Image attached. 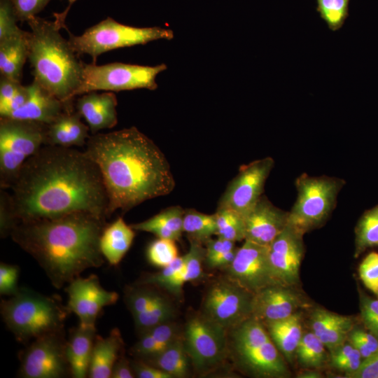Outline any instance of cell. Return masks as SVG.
<instances>
[{
    "instance_id": "6da1fadb",
    "label": "cell",
    "mask_w": 378,
    "mask_h": 378,
    "mask_svg": "<svg viewBox=\"0 0 378 378\" xmlns=\"http://www.w3.org/2000/svg\"><path fill=\"white\" fill-rule=\"evenodd\" d=\"M17 223L89 212L108 218V197L94 161L76 148L44 145L23 164L9 188Z\"/></svg>"
},
{
    "instance_id": "7a4b0ae2",
    "label": "cell",
    "mask_w": 378,
    "mask_h": 378,
    "mask_svg": "<svg viewBox=\"0 0 378 378\" xmlns=\"http://www.w3.org/2000/svg\"><path fill=\"white\" fill-rule=\"evenodd\" d=\"M85 153L97 165L108 197L107 216L169 194L175 187L162 150L135 127L89 137Z\"/></svg>"
},
{
    "instance_id": "3957f363",
    "label": "cell",
    "mask_w": 378,
    "mask_h": 378,
    "mask_svg": "<svg viewBox=\"0 0 378 378\" xmlns=\"http://www.w3.org/2000/svg\"><path fill=\"white\" fill-rule=\"evenodd\" d=\"M106 218L76 212L17 223L9 236L61 288L83 271L104 262L99 246Z\"/></svg>"
},
{
    "instance_id": "277c9868",
    "label": "cell",
    "mask_w": 378,
    "mask_h": 378,
    "mask_svg": "<svg viewBox=\"0 0 378 378\" xmlns=\"http://www.w3.org/2000/svg\"><path fill=\"white\" fill-rule=\"evenodd\" d=\"M27 23L28 60L34 80L59 100L72 103L81 83L84 62L55 21L35 16Z\"/></svg>"
},
{
    "instance_id": "5b68a950",
    "label": "cell",
    "mask_w": 378,
    "mask_h": 378,
    "mask_svg": "<svg viewBox=\"0 0 378 378\" xmlns=\"http://www.w3.org/2000/svg\"><path fill=\"white\" fill-rule=\"evenodd\" d=\"M69 313L59 298L26 288H19L13 295L1 302L3 321L20 342L64 330Z\"/></svg>"
},
{
    "instance_id": "8992f818",
    "label": "cell",
    "mask_w": 378,
    "mask_h": 378,
    "mask_svg": "<svg viewBox=\"0 0 378 378\" xmlns=\"http://www.w3.org/2000/svg\"><path fill=\"white\" fill-rule=\"evenodd\" d=\"M229 346V352L239 366L255 377L281 378L289 375L286 360L265 326L253 318L231 330Z\"/></svg>"
},
{
    "instance_id": "52a82bcc",
    "label": "cell",
    "mask_w": 378,
    "mask_h": 378,
    "mask_svg": "<svg viewBox=\"0 0 378 378\" xmlns=\"http://www.w3.org/2000/svg\"><path fill=\"white\" fill-rule=\"evenodd\" d=\"M68 41L78 55H89L92 63L97 57L108 51L144 45L151 41L174 37L172 29L160 27H136L119 23L108 17L87 29L81 35L75 36L66 28Z\"/></svg>"
},
{
    "instance_id": "ba28073f",
    "label": "cell",
    "mask_w": 378,
    "mask_h": 378,
    "mask_svg": "<svg viewBox=\"0 0 378 378\" xmlns=\"http://www.w3.org/2000/svg\"><path fill=\"white\" fill-rule=\"evenodd\" d=\"M46 125L0 118V186L9 189L25 162L46 144Z\"/></svg>"
},
{
    "instance_id": "9c48e42d",
    "label": "cell",
    "mask_w": 378,
    "mask_h": 378,
    "mask_svg": "<svg viewBox=\"0 0 378 378\" xmlns=\"http://www.w3.org/2000/svg\"><path fill=\"white\" fill-rule=\"evenodd\" d=\"M344 184L338 178L302 174L296 179L298 197L288 212V224L302 234L318 227L335 207Z\"/></svg>"
},
{
    "instance_id": "30bf717a",
    "label": "cell",
    "mask_w": 378,
    "mask_h": 378,
    "mask_svg": "<svg viewBox=\"0 0 378 378\" xmlns=\"http://www.w3.org/2000/svg\"><path fill=\"white\" fill-rule=\"evenodd\" d=\"M165 64L144 66L113 62L102 65L83 64L82 80L76 96L92 91L119 92L136 89L154 90L158 88L156 78L165 71Z\"/></svg>"
},
{
    "instance_id": "8fae6325",
    "label": "cell",
    "mask_w": 378,
    "mask_h": 378,
    "mask_svg": "<svg viewBox=\"0 0 378 378\" xmlns=\"http://www.w3.org/2000/svg\"><path fill=\"white\" fill-rule=\"evenodd\" d=\"M227 332V330L202 314L187 321L183 335L184 344L197 372H210L225 361L229 353Z\"/></svg>"
},
{
    "instance_id": "7c38bea8",
    "label": "cell",
    "mask_w": 378,
    "mask_h": 378,
    "mask_svg": "<svg viewBox=\"0 0 378 378\" xmlns=\"http://www.w3.org/2000/svg\"><path fill=\"white\" fill-rule=\"evenodd\" d=\"M253 294L228 277L215 281L207 290L202 315L227 330L251 318Z\"/></svg>"
},
{
    "instance_id": "4fadbf2b",
    "label": "cell",
    "mask_w": 378,
    "mask_h": 378,
    "mask_svg": "<svg viewBox=\"0 0 378 378\" xmlns=\"http://www.w3.org/2000/svg\"><path fill=\"white\" fill-rule=\"evenodd\" d=\"M64 330L39 337L20 354V377L61 378L70 372Z\"/></svg>"
},
{
    "instance_id": "5bb4252c",
    "label": "cell",
    "mask_w": 378,
    "mask_h": 378,
    "mask_svg": "<svg viewBox=\"0 0 378 378\" xmlns=\"http://www.w3.org/2000/svg\"><path fill=\"white\" fill-rule=\"evenodd\" d=\"M274 163L267 157L242 166L221 197L218 209H230L245 217L262 197Z\"/></svg>"
},
{
    "instance_id": "9a60e30c",
    "label": "cell",
    "mask_w": 378,
    "mask_h": 378,
    "mask_svg": "<svg viewBox=\"0 0 378 378\" xmlns=\"http://www.w3.org/2000/svg\"><path fill=\"white\" fill-rule=\"evenodd\" d=\"M227 268V277L253 294L265 287L281 284L270 264L269 246L244 240Z\"/></svg>"
},
{
    "instance_id": "2e32d148",
    "label": "cell",
    "mask_w": 378,
    "mask_h": 378,
    "mask_svg": "<svg viewBox=\"0 0 378 378\" xmlns=\"http://www.w3.org/2000/svg\"><path fill=\"white\" fill-rule=\"evenodd\" d=\"M66 307L79 318V326L95 328L97 318L102 309L114 304L119 295L102 287L99 278L92 274L86 278L78 276L68 284Z\"/></svg>"
},
{
    "instance_id": "e0dca14e",
    "label": "cell",
    "mask_w": 378,
    "mask_h": 378,
    "mask_svg": "<svg viewBox=\"0 0 378 378\" xmlns=\"http://www.w3.org/2000/svg\"><path fill=\"white\" fill-rule=\"evenodd\" d=\"M303 235L287 224L269 246L270 261L280 284L295 286L304 255Z\"/></svg>"
},
{
    "instance_id": "ac0fdd59",
    "label": "cell",
    "mask_w": 378,
    "mask_h": 378,
    "mask_svg": "<svg viewBox=\"0 0 378 378\" xmlns=\"http://www.w3.org/2000/svg\"><path fill=\"white\" fill-rule=\"evenodd\" d=\"M293 286L275 284L253 294L251 318L265 323L286 318L307 305Z\"/></svg>"
},
{
    "instance_id": "d6986e66",
    "label": "cell",
    "mask_w": 378,
    "mask_h": 378,
    "mask_svg": "<svg viewBox=\"0 0 378 378\" xmlns=\"http://www.w3.org/2000/svg\"><path fill=\"white\" fill-rule=\"evenodd\" d=\"M244 220L245 240L270 246L287 225L288 212L274 206L262 196Z\"/></svg>"
},
{
    "instance_id": "ffe728a7",
    "label": "cell",
    "mask_w": 378,
    "mask_h": 378,
    "mask_svg": "<svg viewBox=\"0 0 378 378\" xmlns=\"http://www.w3.org/2000/svg\"><path fill=\"white\" fill-rule=\"evenodd\" d=\"M29 95L20 108L7 117L48 125L64 112L72 110V103H65L43 88L35 80L28 85Z\"/></svg>"
},
{
    "instance_id": "44dd1931",
    "label": "cell",
    "mask_w": 378,
    "mask_h": 378,
    "mask_svg": "<svg viewBox=\"0 0 378 378\" xmlns=\"http://www.w3.org/2000/svg\"><path fill=\"white\" fill-rule=\"evenodd\" d=\"M117 98L113 92L99 93L92 91L82 94L77 99L75 107L94 134L117 125Z\"/></svg>"
},
{
    "instance_id": "7402d4cb",
    "label": "cell",
    "mask_w": 378,
    "mask_h": 378,
    "mask_svg": "<svg viewBox=\"0 0 378 378\" xmlns=\"http://www.w3.org/2000/svg\"><path fill=\"white\" fill-rule=\"evenodd\" d=\"M309 325L312 332L331 351L347 341L354 328V320L351 316L316 309L310 316Z\"/></svg>"
},
{
    "instance_id": "603a6c76",
    "label": "cell",
    "mask_w": 378,
    "mask_h": 378,
    "mask_svg": "<svg viewBox=\"0 0 378 378\" xmlns=\"http://www.w3.org/2000/svg\"><path fill=\"white\" fill-rule=\"evenodd\" d=\"M76 111L69 110L46 127L45 145L71 148L86 144L90 128Z\"/></svg>"
},
{
    "instance_id": "cb8c5ba5",
    "label": "cell",
    "mask_w": 378,
    "mask_h": 378,
    "mask_svg": "<svg viewBox=\"0 0 378 378\" xmlns=\"http://www.w3.org/2000/svg\"><path fill=\"white\" fill-rule=\"evenodd\" d=\"M123 353L124 342L118 329L113 328L106 337L96 335L88 377H111L115 362Z\"/></svg>"
},
{
    "instance_id": "d4e9b609",
    "label": "cell",
    "mask_w": 378,
    "mask_h": 378,
    "mask_svg": "<svg viewBox=\"0 0 378 378\" xmlns=\"http://www.w3.org/2000/svg\"><path fill=\"white\" fill-rule=\"evenodd\" d=\"M96 328L74 329L66 342V358L70 373L74 378L88 377L90 363L95 340Z\"/></svg>"
},
{
    "instance_id": "484cf974",
    "label": "cell",
    "mask_w": 378,
    "mask_h": 378,
    "mask_svg": "<svg viewBox=\"0 0 378 378\" xmlns=\"http://www.w3.org/2000/svg\"><path fill=\"white\" fill-rule=\"evenodd\" d=\"M134 236V230L122 217L106 225L99 241L104 259L111 265H118L131 247Z\"/></svg>"
},
{
    "instance_id": "4316f807",
    "label": "cell",
    "mask_w": 378,
    "mask_h": 378,
    "mask_svg": "<svg viewBox=\"0 0 378 378\" xmlns=\"http://www.w3.org/2000/svg\"><path fill=\"white\" fill-rule=\"evenodd\" d=\"M262 324L285 360L292 363L304 333L300 313L298 312L286 318Z\"/></svg>"
},
{
    "instance_id": "83f0119b",
    "label": "cell",
    "mask_w": 378,
    "mask_h": 378,
    "mask_svg": "<svg viewBox=\"0 0 378 378\" xmlns=\"http://www.w3.org/2000/svg\"><path fill=\"white\" fill-rule=\"evenodd\" d=\"M28 51V31L0 40L1 75L20 83Z\"/></svg>"
},
{
    "instance_id": "f1b7e54d",
    "label": "cell",
    "mask_w": 378,
    "mask_h": 378,
    "mask_svg": "<svg viewBox=\"0 0 378 378\" xmlns=\"http://www.w3.org/2000/svg\"><path fill=\"white\" fill-rule=\"evenodd\" d=\"M184 213L179 206H171L150 218L130 225L134 230L150 232L158 238L177 241L183 232Z\"/></svg>"
},
{
    "instance_id": "f546056e",
    "label": "cell",
    "mask_w": 378,
    "mask_h": 378,
    "mask_svg": "<svg viewBox=\"0 0 378 378\" xmlns=\"http://www.w3.org/2000/svg\"><path fill=\"white\" fill-rule=\"evenodd\" d=\"M143 360L162 370L173 378L189 376L191 361L181 336L158 355Z\"/></svg>"
},
{
    "instance_id": "4dcf8cb0",
    "label": "cell",
    "mask_w": 378,
    "mask_h": 378,
    "mask_svg": "<svg viewBox=\"0 0 378 378\" xmlns=\"http://www.w3.org/2000/svg\"><path fill=\"white\" fill-rule=\"evenodd\" d=\"M190 248L186 254V262L182 271L162 286L174 294L181 293L186 282L196 280L202 274V265L205 259L206 249L199 241L192 239H190Z\"/></svg>"
},
{
    "instance_id": "1f68e13d",
    "label": "cell",
    "mask_w": 378,
    "mask_h": 378,
    "mask_svg": "<svg viewBox=\"0 0 378 378\" xmlns=\"http://www.w3.org/2000/svg\"><path fill=\"white\" fill-rule=\"evenodd\" d=\"M183 231L190 239L205 244L212 235L217 234L216 215L205 214L194 209L185 211Z\"/></svg>"
},
{
    "instance_id": "d6a6232c",
    "label": "cell",
    "mask_w": 378,
    "mask_h": 378,
    "mask_svg": "<svg viewBox=\"0 0 378 378\" xmlns=\"http://www.w3.org/2000/svg\"><path fill=\"white\" fill-rule=\"evenodd\" d=\"M326 347L312 331L304 332L295 351L299 364L306 368L322 367L327 360Z\"/></svg>"
},
{
    "instance_id": "836d02e7",
    "label": "cell",
    "mask_w": 378,
    "mask_h": 378,
    "mask_svg": "<svg viewBox=\"0 0 378 378\" xmlns=\"http://www.w3.org/2000/svg\"><path fill=\"white\" fill-rule=\"evenodd\" d=\"M378 245V205L365 211L356 227L355 256Z\"/></svg>"
},
{
    "instance_id": "e575fe53",
    "label": "cell",
    "mask_w": 378,
    "mask_h": 378,
    "mask_svg": "<svg viewBox=\"0 0 378 378\" xmlns=\"http://www.w3.org/2000/svg\"><path fill=\"white\" fill-rule=\"evenodd\" d=\"M217 234L232 241L245 240L246 226L244 217L230 209H218L215 214Z\"/></svg>"
},
{
    "instance_id": "d590c367",
    "label": "cell",
    "mask_w": 378,
    "mask_h": 378,
    "mask_svg": "<svg viewBox=\"0 0 378 378\" xmlns=\"http://www.w3.org/2000/svg\"><path fill=\"white\" fill-rule=\"evenodd\" d=\"M174 308L162 295H159L153 305L146 312L133 316L137 329L143 333L148 329L171 321Z\"/></svg>"
},
{
    "instance_id": "8d00e7d4",
    "label": "cell",
    "mask_w": 378,
    "mask_h": 378,
    "mask_svg": "<svg viewBox=\"0 0 378 378\" xmlns=\"http://www.w3.org/2000/svg\"><path fill=\"white\" fill-rule=\"evenodd\" d=\"M316 11L332 31L340 29L349 15L351 0H316Z\"/></svg>"
},
{
    "instance_id": "74e56055",
    "label": "cell",
    "mask_w": 378,
    "mask_h": 378,
    "mask_svg": "<svg viewBox=\"0 0 378 378\" xmlns=\"http://www.w3.org/2000/svg\"><path fill=\"white\" fill-rule=\"evenodd\" d=\"M330 352L332 365L347 377L355 372L363 361L360 352L348 340Z\"/></svg>"
},
{
    "instance_id": "f35d334b",
    "label": "cell",
    "mask_w": 378,
    "mask_h": 378,
    "mask_svg": "<svg viewBox=\"0 0 378 378\" xmlns=\"http://www.w3.org/2000/svg\"><path fill=\"white\" fill-rule=\"evenodd\" d=\"M146 257L153 266L162 268L167 266L178 257L175 241L158 238L148 245Z\"/></svg>"
},
{
    "instance_id": "ab89813d",
    "label": "cell",
    "mask_w": 378,
    "mask_h": 378,
    "mask_svg": "<svg viewBox=\"0 0 378 378\" xmlns=\"http://www.w3.org/2000/svg\"><path fill=\"white\" fill-rule=\"evenodd\" d=\"M160 293L148 288H132L127 291L125 299L132 316L148 310L155 302Z\"/></svg>"
},
{
    "instance_id": "60d3db41",
    "label": "cell",
    "mask_w": 378,
    "mask_h": 378,
    "mask_svg": "<svg viewBox=\"0 0 378 378\" xmlns=\"http://www.w3.org/2000/svg\"><path fill=\"white\" fill-rule=\"evenodd\" d=\"M186 262V255L178 256L169 265L163 267L160 272L147 275L139 284L141 285H153L162 287L171 279L178 276L182 271Z\"/></svg>"
},
{
    "instance_id": "b9f144b4",
    "label": "cell",
    "mask_w": 378,
    "mask_h": 378,
    "mask_svg": "<svg viewBox=\"0 0 378 378\" xmlns=\"http://www.w3.org/2000/svg\"><path fill=\"white\" fill-rule=\"evenodd\" d=\"M18 19L11 0H0V40L20 33L17 24Z\"/></svg>"
},
{
    "instance_id": "7bdbcfd3",
    "label": "cell",
    "mask_w": 378,
    "mask_h": 378,
    "mask_svg": "<svg viewBox=\"0 0 378 378\" xmlns=\"http://www.w3.org/2000/svg\"><path fill=\"white\" fill-rule=\"evenodd\" d=\"M359 276L365 286L374 294H378V253H369L358 267Z\"/></svg>"
},
{
    "instance_id": "ee69618b",
    "label": "cell",
    "mask_w": 378,
    "mask_h": 378,
    "mask_svg": "<svg viewBox=\"0 0 378 378\" xmlns=\"http://www.w3.org/2000/svg\"><path fill=\"white\" fill-rule=\"evenodd\" d=\"M360 317L368 332L378 338V299L360 296Z\"/></svg>"
},
{
    "instance_id": "f6af8a7d",
    "label": "cell",
    "mask_w": 378,
    "mask_h": 378,
    "mask_svg": "<svg viewBox=\"0 0 378 378\" xmlns=\"http://www.w3.org/2000/svg\"><path fill=\"white\" fill-rule=\"evenodd\" d=\"M19 267L16 265L1 262L0 265V293L13 295L19 289L18 279Z\"/></svg>"
},
{
    "instance_id": "bcb514c9",
    "label": "cell",
    "mask_w": 378,
    "mask_h": 378,
    "mask_svg": "<svg viewBox=\"0 0 378 378\" xmlns=\"http://www.w3.org/2000/svg\"><path fill=\"white\" fill-rule=\"evenodd\" d=\"M51 0H11L18 21L27 22L37 16Z\"/></svg>"
},
{
    "instance_id": "7dc6e473",
    "label": "cell",
    "mask_w": 378,
    "mask_h": 378,
    "mask_svg": "<svg viewBox=\"0 0 378 378\" xmlns=\"http://www.w3.org/2000/svg\"><path fill=\"white\" fill-rule=\"evenodd\" d=\"M17 224L8 201V192L1 189L0 195V230L1 237L10 234L13 227Z\"/></svg>"
},
{
    "instance_id": "c3c4849f",
    "label": "cell",
    "mask_w": 378,
    "mask_h": 378,
    "mask_svg": "<svg viewBox=\"0 0 378 378\" xmlns=\"http://www.w3.org/2000/svg\"><path fill=\"white\" fill-rule=\"evenodd\" d=\"M29 95L28 85L24 86L21 85L15 94L9 101L0 105V118L7 117L11 113L23 106L28 99Z\"/></svg>"
},
{
    "instance_id": "681fc988",
    "label": "cell",
    "mask_w": 378,
    "mask_h": 378,
    "mask_svg": "<svg viewBox=\"0 0 378 378\" xmlns=\"http://www.w3.org/2000/svg\"><path fill=\"white\" fill-rule=\"evenodd\" d=\"M132 365L135 377L138 378H173L166 372L141 359L132 363Z\"/></svg>"
},
{
    "instance_id": "f907efd6",
    "label": "cell",
    "mask_w": 378,
    "mask_h": 378,
    "mask_svg": "<svg viewBox=\"0 0 378 378\" xmlns=\"http://www.w3.org/2000/svg\"><path fill=\"white\" fill-rule=\"evenodd\" d=\"M235 242L218 237L216 239H209L206 243V255L204 261L207 262L227 251L235 248Z\"/></svg>"
},
{
    "instance_id": "816d5d0a",
    "label": "cell",
    "mask_w": 378,
    "mask_h": 378,
    "mask_svg": "<svg viewBox=\"0 0 378 378\" xmlns=\"http://www.w3.org/2000/svg\"><path fill=\"white\" fill-rule=\"evenodd\" d=\"M348 377L378 378V350L363 360L360 368Z\"/></svg>"
},
{
    "instance_id": "f5cc1de1",
    "label": "cell",
    "mask_w": 378,
    "mask_h": 378,
    "mask_svg": "<svg viewBox=\"0 0 378 378\" xmlns=\"http://www.w3.org/2000/svg\"><path fill=\"white\" fill-rule=\"evenodd\" d=\"M21 83L15 81L4 76L0 77V105L9 101L17 92Z\"/></svg>"
},
{
    "instance_id": "db71d44e",
    "label": "cell",
    "mask_w": 378,
    "mask_h": 378,
    "mask_svg": "<svg viewBox=\"0 0 378 378\" xmlns=\"http://www.w3.org/2000/svg\"><path fill=\"white\" fill-rule=\"evenodd\" d=\"M111 378H134L136 377L132 363L126 358L124 353L115 362L111 372Z\"/></svg>"
},
{
    "instance_id": "11a10c76",
    "label": "cell",
    "mask_w": 378,
    "mask_h": 378,
    "mask_svg": "<svg viewBox=\"0 0 378 378\" xmlns=\"http://www.w3.org/2000/svg\"><path fill=\"white\" fill-rule=\"evenodd\" d=\"M349 335L360 340L372 354L378 350V338L370 332L354 328Z\"/></svg>"
},
{
    "instance_id": "9f6ffc18",
    "label": "cell",
    "mask_w": 378,
    "mask_h": 378,
    "mask_svg": "<svg viewBox=\"0 0 378 378\" xmlns=\"http://www.w3.org/2000/svg\"><path fill=\"white\" fill-rule=\"evenodd\" d=\"M237 248H234L227 251L206 262V263L210 268L227 267L233 261L237 253Z\"/></svg>"
},
{
    "instance_id": "6f0895ef",
    "label": "cell",
    "mask_w": 378,
    "mask_h": 378,
    "mask_svg": "<svg viewBox=\"0 0 378 378\" xmlns=\"http://www.w3.org/2000/svg\"><path fill=\"white\" fill-rule=\"evenodd\" d=\"M68 1V6L66 7V8L62 13H55L54 14V16H55V23L60 27V29L62 28H66V25H65V19L66 18V15L72 6V4L76 2L77 0H67Z\"/></svg>"
},
{
    "instance_id": "680465c9",
    "label": "cell",
    "mask_w": 378,
    "mask_h": 378,
    "mask_svg": "<svg viewBox=\"0 0 378 378\" xmlns=\"http://www.w3.org/2000/svg\"><path fill=\"white\" fill-rule=\"evenodd\" d=\"M301 377H319V374L318 373H316L314 372H305L304 374H301Z\"/></svg>"
},
{
    "instance_id": "91938a15",
    "label": "cell",
    "mask_w": 378,
    "mask_h": 378,
    "mask_svg": "<svg viewBox=\"0 0 378 378\" xmlns=\"http://www.w3.org/2000/svg\"><path fill=\"white\" fill-rule=\"evenodd\" d=\"M377 295L378 296V294Z\"/></svg>"
}]
</instances>
